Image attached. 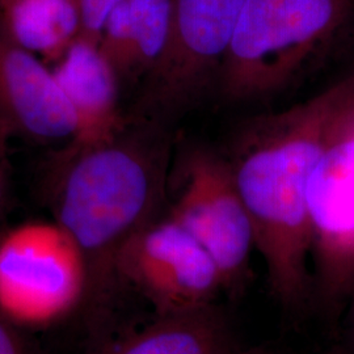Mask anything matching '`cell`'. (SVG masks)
Returning a JSON list of instances; mask_svg holds the SVG:
<instances>
[{"instance_id": "1", "label": "cell", "mask_w": 354, "mask_h": 354, "mask_svg": "<svg viewBox=\"0 0 354 354\" xmlns=\"http://www.w3.org/2000/svg\"><path fill=\"white\" fill-rule=\"evenodd\" d=\"M353 122L354 67L310 99L253 120L230 160L270 292L292 317L314 308L308 180Z\"/></svg>"}, {"instance_id": "2", "label": "cell", "mask_w": 354, "mask_h": 354, "mask_svg": "<svg viewBox=\"0 0 354 354\" xmlns=\"http://www.w3.org/2000/svg\"><path fill=\"white\" fill-rule=\"evenodd\" d=\"M55 192L58 225L75 241L102 290L127 241L155 222L165 200L167 149L146 134L73 150Z\"/></svg>"}, {"instance_id": "3", "label": "cell", "mask_w": 354, "mask_h": 354, "mask_svg": "<svg viewBox=\"0 0 354 354\" xmlns=\"http://www.w3.org/2000/svg\"><path fill=\"white\" fill-rule=\"evenodd\" d=\"M354 26V0H245L219 68L231 102H256L294 86Z\"/></svg>"}, {"instance_id": "4", "label": "cell", "mask_w": 354, "mask_h": 354, "mask_svg": "<svg viewBox=\"0 0 354 354\" xmlns=\"http://www.w3.org/2000/svg\"><path fill=\"white\" fill-rule=\"evenodd\" d=\"M181 163L167 216L203 244L219 268L223 291L238 298L250 282L254 239L231 163L201 147Z\"/></svg>"}, {"instance_id": "5", "label": "cell", "mask_w": 354, "mask_h": 354, "mask_svg": "<svg viewBox=\"0 0 354 354\" xmlns=\"http://www.w3.org/2000/svg\"><path fill=\"white\" fill-rule=\"evenodd\" d=\"M88 279L75 241L58 223H29L0 243V308L21 323H46L76 302Z\"/></svg>"}, {"instance_id": "6", "label": "cell", "mask_w": 354, "mask_h": 354, "mask_svg": "<svg viewBox=\"0 0 354 354\" xmlns=\"http://www.w3.org/2000/svg\"><path fill=\"white\" fill-rule=\"evenodd\" d=\"M115 269L153 304L158 317L214 304L223 291L212 254L168 216L131 236L117 256Z\"/></svg>"}, {"instance_id": "7", "label": "cell", "mask_w": 354, "mask_h": 354, "mask_svg": "<svg viewBox=\"0 0 354 354\" xmlns=\"http://www.w3.org/2000/svg\"><path fill=\"white\" fill-rule=\"evenodd\" d=\"M245 0H175L171 37L151 73L167 108L189 102L218 76Z\"/></svg>"}, {"instance_id": "8", "label": "cell", "mask_w": 354, "mask_h": 354, "mask_svg": "<svg viewBox=\"0 0 354 354\" xmlns=\"http://www.w3.org/2000/svg\"><path fill=\"white\" fill-rule=\"evenodd\" d=\"M0 124L39 143L76 136L74 112L53 68L0 26Z\"/></svg>"}, {"instance_id": "9", "label": "cell", "mask_w": 354, "mask_h": 354, "mask_svg": "<svg viewBox=\"0 0 354 354\" xmlns=\"http://www.w3.org/2000/svg\"><path fill=\"white\" fill-rule=\"evenodd\" d=\"M307 203L314 227L311 270L315 304L354 239V122L313 172Z\"/></svg>"}, {"instance_id": "10", "label": "cell", "mask_w": 354, "mask_h": 354, "mask_svg": "<svg viewBox=\"0 0 354 354\" xmlns=\"http://www.w3.org/2000/svg\"><path fill=\"white\" fill-rule=\"evenodd\" d=\"M53 71L75 115L73 150L111 142L125 129L118 100L120 77L99 42L79 36Z\"/></svg>"}, {"instance_id": "11", "label": "cell", "mask_w": 354, "mask_h": 354, "mask_svg": "<svg viewBox=\"0 0 354 354\" xmlns=\"http://www.w3.org/2000/svg\"><path fill=\"white\" fill-rule=\"evenodd\" d=\"M175 0H122L102 26L99 46L120 79L150 73L172 30Z\"/></svg>"}, {"instance_id": "12", "label": "cell", "mask_w": 354, "mask_h": 354, "mask_svg": "<svg viewBox=\"0 0 354 354\" xmlns=\"http://www.w3.org/2000/svg\"><path fill=\"white\" fill-rule=\"evenodd\" d=\"M231 323L216 304L158 320L114 344L104 354H232Z\"/></svg>"}, {"instance_id": "13", "label": "cell", "mask_w": 354, "mask_h": 354, "mask_svg": "<svg viewBox=\"0 0 354 354\" xmlns=\"http://www.w3.org/2000/svg\"><path fill=\"white\" fill-rule=\"evenodd\" d=\"M6 35L42 61L57 62L80 36L76 0H0Z\"/></svg>"}, {"instance_id": "14", "label": "cell", "mask_w": 354, "mask_h": 354, "mask_svg": "<svg viewBox=\"0 0 354 354\" xmlns=\"http://www.w3.org/2000/svg\"><path fill=\"white\" fill-rule=\"evenodd\" d=\"M82 20V37L88 38L95 42L100 41L102 26L109 13L122 0H76Z\"/></svg>"}, {"instance_id": "15", "label": "cell", "mask_w": 354, "mask_h": 354, "mask_svg": "<svg viewBox=\"0 0 354 354\" xmlns=\"http://www.w3.org/2000/svg\"><path fill=\"white\" fill-rule=\"evenodd\" d=\"M0 354H20L11 333L0 324Z\"/></svg>"}, {"instance_id": "16", "label": "cell", "mask_w": 354, "mask_h": 354, "mask_svg": "<svg viewBox=\"0 0 354 354\" xmlns=\"http://www.w3.org/2000/svg\"><path fill=\"white\" fill-rule=\"evenodd\" d=\"M345 311H346V326H348V339H349V342L346 345H349L354 351V290L345 307Z\"/></svg>"}, {"instance_id": "17", "label": "cell", "mask_w": 354, "mask_h": 354, "mask_svg": "<svg viewBox=\"0 0 354 354\" xmlns=\"http://www.w3.org/2000/svg\"><path fill=\"white\" fill-rule=\"evenodd\" d=\"M232 354H277L276 351L270 346H266V345H259V346H251L247 349H238L236 352Z\"/></svg>"}, {"instance_id": "18", "label": "cell", "mask_w": 354, "mask_h": 354, "mask_svg": "<svg viewBox=\"0 0 354 354\" xmlns=\"http://www.w3.org/2000/svg\"><path fill=\"white\" fill-rule=\"evenodd\" d=\"M322 354H354V351L349 345H337Z\"/></svg>"}, {"instance_id": "19", "label": "cell", "mask_w": 354, "mask_h": 354, "mask_svg": "<svg viewBox=\"0 0 354 354\" xmlns=\"http://www.w3.org/2000/svg\"><path fill=\"white\" fill-rule=\"evenodd\" d=\"M1 192H3V184H1V176H0V197H1Z\"/></svg>"}]
</instances>
